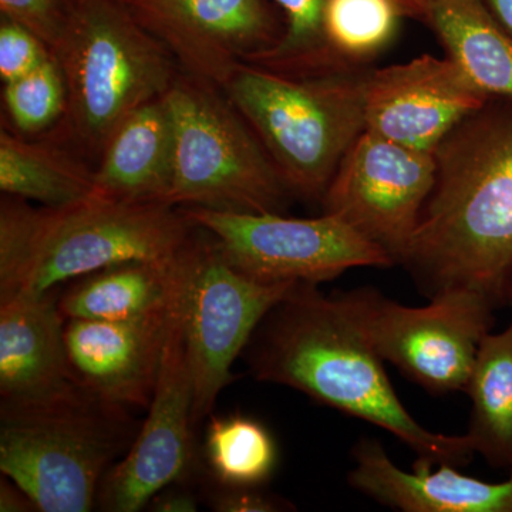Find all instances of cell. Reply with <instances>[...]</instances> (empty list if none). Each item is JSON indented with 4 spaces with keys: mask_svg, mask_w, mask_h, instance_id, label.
I'll return each instance as SVG.
<instances>
[{
    "mask_svg": "<svg viewBox=\"0 0 512 512\" xmlns=\"http://www.w3.org/2000/svg\"><path fill=\"white\" fill-rule=\"evenodd\" d=\"M436 181L400 264L429 298L471 289L507 302L512 282V100L490 99L437 150Z\"/></svg>",
    "mask_w": 512,
    "mask_h": 512,
    "instance_id": "1",
    "label": "cell"
},
{
    "mask_svg": "<svg viewBox=\"0 0 512 512\" xmlns=\"http://www.w3.org/2000/svg\"><path fill=\"white\" fill-rule=\"evenodd\" d=\"M296 284L266 315L249 342V369L259 382L282 384L323 406L389 431L421 460L458 468L473 460L466 434L421 426L390 383L382 357L336 296Z\"/></svg>",
    "mask_w": 512,
    "mask_h": 512,
    "instance_id": "2",
    "label": "cell"
},
{
    "mask_svg": "<svg viewBox=\"0 0 512 512\" xmlns=\"http://www.w3.org/2000/svg\"><path fill=\"white\" fill-rule=\"evenodd\" d=\"M195 227L181 208L94 194L62 207L0 202V299L40 296L128 261L173 258Z\"/></svg>",
    "mask_w": 512,
    "mask_h": 512,
    "instance_id": "3",
    "label": "cell"
},
{
    "mask_svg": "<svg viewBox=\"0 0 512 512\" xmlns=\"http://www.w3.org/2000/svg\"><path fill=\"white\" fill-rule=\"evenodd\" d=\"M367 72L291 77L241 63L222 92L248 121L289 192L322 201L340 161L366 130Z\"/></svg>",
    "mask_w": 512,
    "mask_h": 512,
    "instance_id": "4",
    "label": "cell"
},
{
    "mask_svg": "<svg viewBox=\"0 0 512 512\" xmlns=\"http://www.w3.org/2000/svg\"><path fill=\"white\" fill-rule=\"evenodd\" d=\"M53 56L67 87L57 141L96 163L121 121L164 96L180 72L173 56L119 0H72Z\"/></svg>",
    "mask_w": 512,
    "mask_h": 512,
    "instance_id": "5",
    "label": "cell"
},
{
    "mask_svg": "<svg viewBox=\"0 0 512 512\" xmlns=\"http://www.w3.org/2000/svg\"><path fill=\"white\" fill-rule=\"evenodd\" d=\"M137 433L124 407L89 392L43 406L2 407L0 470L39 511L87 512Z\"/></svg>",
    "mask_w": 512,
    "mask_h": 512,
    "instance_id": "6",
    "label": "cell"
},
{
    "mask_svg": "<svg viewBox=\"0 0 512 512\" xmlns=\"http://www.w3.org/2000/svg\"><path fill=\"white\" fill-rule=\"evenodd\" d=\"M165 99L174 123L168 205L281 214L291 192L221 87L180 70Z\"/></svg>",
    "mask_w": 512,
    "mask_h": 512,
    "instance_id": "7",
    "label": "cell"
},
{
    "mask_svg": "<svg viewBox=\"0 0 512 512\" xmlns=\"http://www.w3.org/2000/svg\"><path fill=\"white\" fill-rule=\"evenodd\" d=\"M383 362L427 392H466L495 303L471 289H447L410 308L372 288L335 295Z\"/></svg>",
    "mask_w": 512,
    "mask_h": 512,
    "instance_id": "8",
    "label": "cell"
},
{
    "mask_svg": "<svg viewBox=\"0 0 512 512\" xmlns=\"http://www.w3.org/2000/svg\"><path fill=\"white\" fill-rule=\"evenodd\" d=\"M184 266L181 320L194 384L192 423L197 427L234 379L231 367L262 320L296 284H262L242 274L211 235L197 227L184 249Z\"/></svg>",
    "mask_w": 512,
    "mask_h": 512,
    "instance_id": "9",
    "label": "cell"
},
{
    "mask_svg": "<svg viewBox=\"0 0 512 512\" xmlns=\"http://www.w3.org/2000/svg\"><path fill=\"white\" fill-rule=\"evenodd\" d=\"M181 211L211 235L229 264L262 284L318 285L349 269L396 264L386 249L335 215L286 218L208 208Z\"/></svg>",
    "mask_w": 512,
    "mask_h": 512,
    "instance_id": "10",
    "label": "cell"
},
{
    "mask_svg": "<svg viewBox=\"0 0 512 512\" xmlns=\"http://www.w3.org/2000/svg\"><path fill=\"white\" fill-rule=\"evenodd\" d=\"M436 181V157L365 130L340 161L322 198L335 215L400 264Z\"/></svg>",
    "mask_w": 512,
    "mask_h": 512,
    "instance_id": "11",
    "label": "cell"
},
{
    "mask_svg": "<svg viewBox=\"0 0 512 512\" xmlns=\"http://www.w3.org/2000/svg\"><path fill=\"white\" fill-rule=\"evenodd\" d=\"M183 298V296H181ZM194 384L188 365L181 303L168 335L147 419L127 453L101 481L97 505L136 512L187 476L194 456Z\"/></svg>",
    "mask_w": 512,
    "mask_h": 512,
    "instance_id": "12",
    "label": "cell"
},
{
    "mask_svg": "<svg viewBox=\"0 0 512 512\" xmlns=\"http://www.w3.org/2000/svg\"><path fill=\"white\" fill-rule=\"evenodd\" d=\"M181 72L224 87L235 69L281 39L264 0H119Z\"/></svg>",
    "mask_w": 512,
    "mask_h": 512,
    "instance_id": "13",
    "label": "cell"
},
{
    "mask_svg": "<svg viewBox=\"0 0 512 512\" xmlns=\"http://www.w3.org/2000/svg\"><path fill=\"white\" fill-rule=\"evenodd\" d=\"M488 100L453 60L424 55L412 62L369 69L366 130L434 154L441 141Z\"/></svg>",
    "mask_w": 512,
    "mask_h": 512,
    "instance_id": "14",
    "label": "cell"
},
{
    "mask_svg": "<svg viewBox=\"0 0 512 512\" xmlns=\"http://www.w3.org/2000/svg\"><path fill=\"white\" fill-rule=\"evenodd\" d=\"M180 303L140 319H67L64 340L76 382L114 406H150Z\"/></svg>",
    "mask_w": 512,
    "mask_h": 512,
    "instance_id": "15",
    "label": "cell"
},
{
    "mask_svg": "<svg viewBox=\"0 0 512 512\" xmlns=\"http://www.w3.org/2000/svg\"><path fill=\"white\" fill-rule=\"evenodd\" d=\"M64 326L56 289L0 299L2 407L43 406L87 392L74 379Z\"/></svg>",
    "mask_w": 512,
    "mask_h": 512,
    "instance_id": "16",
    "label": "cell"
},
{
    "mask_svg": "<svg viewBox=\"0 0 512 512\" xmlns=\"http://www.w3.org/2000/svg\"><path fill=\"white\" fill-rule=\"evenodd\" d=\"M349 485L377 503L404 512H512V471L508 480L488 483L464 476L451 464L417 458L412 471L393 463L382 444L360 439Z\"/></svg>",
    "mask_w": 512,
    "mask_h": 512,
    "instance_id": "17",
    "label": "cell"
},
{
    "mask_svg": "<svg viewBox=\"0 0 512 512\" xmlns=\"http://www.w3.org/2000/svg\"><path fill=\"white\" fill-rule=\"evenodd\" d=\"M173 167L174 123L164 94L134 110L111 134L94 167L97 194L168 204Z\"/></svg>",
    "mask_w": 512,
    "mask_h": 512,
    "instance_id": "18",
    "label": "cell"
},
{
    "mask_svg": "<svg viewBox=\"0 0 512 512\" xmlns=\"http://www.w3.org/2000/svg\"><path fill=\"white\" fill-rule=\"evenodd\" d=\"M185 247L173 258L121 262L76 279L59 298L63 318L130 320L171 311L184 292Z\"/></svg>",
    "mask_w": 512,
    "mask_h": 512,
    "instance_id": "19",
    "label": "cell"
},
{
    "mask_svg": "<svg viewBox=\"0 0 512 512\" xmlns=\"http://www.w3.org/2000/svg\"><path fill=\"white\" fill-rule=\"evenodd\" d=\"M423 22L477 90L512 100V35L487 0H429Z\"/></svg>",
    "mask_w": 512,
    "mask_h": 512,
    "instance_id": "20",
    "label": "cell"
},
{
    "mask_svg": "<svg viewBox=\"0 0 512 512\" xmlns=\"http://www.w3.org/2000/svg\"><path fill=\"white\" fill-rule=\"evenodd\" d=\"M0 190L9 197L62 207L97 194L94 167L57 140L0 130Z\"/></svg>",
    "mask_w": 512,
    "mask_h": 512,
    "instance_id": "21",
    "label": "cell"
},
{
    "mask_svg": "<svg viewBox=\"0 0 512 512\" xmlns=\"http://www.w3.org/2000/svg\"><path fill=\"white\" fill-rule=\"evenodd\" d=\"M466 393L471 400L466 436L474 453L512 471V322L503 332L485 335Z\"/></svg>",
    "mask_w": 512,
    "mask_h": 512,
    "instance_id": "22",
    "label": "cell"
},
{
    "mask_svg": "<svg viewBox=\"0 0 512 512\" xmlns=\"http://www.w3.org/2000/svg\"><path fill=\"white\" fill-rule=\"evenodd\" d=\"M404 16L402 0H328L323 42L330 69L366 67L393 42Z\"/></svg>",
    "mask_w": 512,
    "mask_h": 512,
    "instance_id": "23",
    "label": "cell"
},
{
    "mask_svg": "<svg viewBox=\"0 0 512 512\" xmlns=\"http://www.w3.org/2000/svg\"><path fill=\"white\" fill-rule=\"evenodd\" d=\"M210 474L222 487H261L278 464V447L264 424L247 416L214 417L205 431Z\"/></svg>",
    "mask_w": 512,
    "mask_h": 512,
    "instance_id": "24",
    "label": "cell"
},
{
    "mask_svg": "<svg viewBox=\"0 0 512 512\" xmlns=\"http://www.w3.org/2000/svg\"><path fill=\"white\" fill-rule=\"evenodd\" d=\"M326 2L328 0H275L286 20L281 39L274 47L245 63L291 77L333 72L323 42Z\"/></svg>",
    "mask_w": 512,
    "mask_h": 512,
    "instance_id": "25",
    "label": "cell"
},
{
    "mask_svg": "<svg viewBox=\"0 0 512 512\" xmlns=\"http://www.w3.org/2000/svg\"><path fill=\"white\" fill-rule=\"evenodd\" d=\"M3 106L22 136H40L62 123L67 87L55 56L25 76L3 83Z\"/></svg>",
    "mask_w": 512,
    "mask_h": 512,
    "instance_id": "26",
    "label": "cell"
},
{
    "mask_svg": "<svg viewBox=\"0 0 512 512\" xmlns=\"http://www.w3.org/2000/svg\"><path fill=\"white\" fill-rule=\"evenodd\" d=\"M53 57L52 50L25 26L2 16L0 22V77L18 79Z\"/></svg>",
    "mask_w": 512,
    "mask_h": 512,
    "instance_id": "27",
    "label": "cell"
},
{
    "mask_svg": "<svg viewBox=\"0 0 512 512\" xmlns=\"http://www.w3.org/2000/svg\"><path fill=\"white\" fill-rule=\"evenodd\" d=\"M70 9L72 0H0L2 16L35 33L52 53L62 39Z\"/></svg>",
    "mask_w": 512,
    "mask_h": 512,
    "instance_id": "28",
    "label": "cell"
},
{
    "mask_svg": "<svg viewBox=\"0 0 512 512\" xmlns=\"http://www.w3.org/2000/svg\"><path fill=\"white\" fill-rule=\"evenodd\" d=\"M212 508L220 512H276L291 510V504L262 493L259 487H222L212 497Z\"/></svg>",
    "mask_w": 512,
    "mask_h": 512,
    "instance_id": "29",
    "label": "cell"
},
{
    "mask_svg": "<svg viewBox=\"0 0 512 512\" xmlns=\"http://www.w3.org/2000/svg\"><path fill=\"white\" fill-rule=\"evenodd\" d=\"M150 511L154 512H195L198 511V503L195 495L187 490H163L154 495L148 503Z\"/></svg>",
    "mask_w": 512,
    "mask_h": 512,
    "instance_id": "30",
    "label": "cell"
},
{
    "mask_svg": "<svg viewBox=\"0 0 512 512\" xmlns=\"http://www.w3.org/2000/svg\"><path fill=\"white\" fill-rule=\"evenodd\" d=\"M37 510L35 503L30 500L29 495L13 483L12 480H2L0 484V511L2 512H25Z\"/></svg>",
    "mask_w": 512,
    "mask_h": 512,
    "instance_id": "31",
    "label": "cell"
},
{
    "mask_svg": "<svg viewBox=\"0 0 512 512\" xmlns=\"http://www.w3.org/2000/svg\"><path fill=\"white\" fill-rule=\"evenodd\" d=\"M487 3L512 35V0H487Z\"/></svg>",
    "mask_w": 512,
    "mask_h": 512,
    "instance_id": "32",
    "label": "cell"
},
{
    "mask_svg": "<svg viewBox=\"0 0 512 512\" xmlns=\"http://www.w3.org/2000/svg\"><path fill=\"white\" fill-rule=\"evenodd\" d=\"M427 2L429 0H402L407 16L420 20H424V15H426Z\"/></svg>",
    "mask_w": 512,
    "mask_h": 512,
    "instance_id": "33",
    "label": "cell"
},
{
    "mask_svg": "<svg viewBox=\"0 0 512 512\" xmlns=\"http://www.w3.org/2000/svg\"><path fill=\"white\" fill-rule=\"evenodd\" d=\"M507 302H511L512 303V282H511V286H510V291H508Z\"/></svg>",
    "mask_w": 512,
    "mask_h": 512,
    "instance_id": "34",
    "label": "cell"
}]
</instances>
